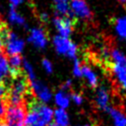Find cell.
<instances>
[{"label":"cell","mask_w":126,"mask_h":126,"mask_svg":"<svg viewBox=\"0 0 126 126\" xmlns=\"http://www.w3.org/2000/svg\"><path fill=\"white\" fill-rule=\"evenodd\" d=\"M9 2H10V4H11L12 8H16V7L20 6V5L24 2V0H9Z\"/></svg>","instance_id":"27"},{"label":"cell","mask_w":126,"mask_h":126,"mask_svg":"<svg viewBox=\"0 0 126 126\" xmlns=\"http://www.w3.org/2000/svg\"><path fill=\"white\" fill-rule=\"evenodd\" d=\"M70 98H71V100L75 103V104H77V105H80V104H82V102H83V96H82V94H78V93H73L71 95H70Z\"/></svg>","instance_id":"24"},{"label":"cell","mask_w":126,"mask_h":126,"mask_svg":"<svg viewBox=\"0 0 126 126\" xmlns=\"http://www.w3.org/2000/svg\"><path fill=\"white\" fill-rule=\"evenodd\" d=\"M28 41L37 49H43L48 43V37L45 31L41 28H32L30 31Z\"/></svg>","instance_id":"8"},{"label":"cell","mask_w":126,"mask_h":126,"mask_svg":"<svg viewBox=\"0 0 126 126\" xmlns=\"http://www.w3.org/2000/svg\"><path fill=\"white\" fill-rule=\"evenodd\" d=\"M30 92V85L27 79L21 75L13 78L7 91V101L10 105H22Z\"/></svg>","instance_id":"1"},{"label":"cell","mask_w":126,"mask_h":126,"mask_svg":"<svg viewBox=\"0 0 126 126\" xmlns=\"http://www.w3.org/2000/svg\"><path fill=\"white\" fill-rule=\"evenodd\" d=\"M47 126H57L56 124H54V123H50V124H48Z\"/></svg>","instance_id":"31"},{"label":"cell","mask_w":126,"mask_h":126,"mask_svg":"<svg viewBox=\"0 0 126 126\" xmlns=\"http://www.w3.org/2000/svg\"><path fill=\"white\" fill-rule=\"evenodd\" d=\"M41 66H42L43 70H44L46 73L50 74V73L53 72V64H52V62H51L50 60H48V59H46V58L42 59V61H41Z\"/></svg>","instance_id":"23"},{"label":"cell","mask_w":126,"mask_h":126,"mask_svg":"<svg viewBox=\"0 0 126 126\" xmlns=\"http://www.w3.org/2000/svg\"><path fill=\"white\" fill-rule=\"evenodd\" d=\"M6 95H7V90L6 87L3 84H0V105L5 104V100H6Z\"/></svg>","instance_id":"25"},{"label":"cell","mask_w":126,"mask_h":126,"mask_svg":"<svg viewBox=\"0 0 126 126\" xmlns=\"http://www.w3.org/2000/svg\"><path fill=\"white\" fill-rule=\"evenodd\" d=\"M115 30L121 38L126 39V17H120L116 20Z\"/></svg>","instance_id":"21"},{"label":"cell","mask_w":126,"mask_h":126,"mask_svg":"<svg viewBox=\"0 0 126 126\" xmlns=\"http://www.w3.org/2000/svg\"><path fill=\"white\" fill-rule=\"evenodd\" d=\"M2 33V39L4 38L3 44H4V49L7 53V55L9 56H13V55H21V53L23 52L24 48H25V40L20 37L17 33H15L14 32L8 31L5 28L2 30L1 32Z\"/></svg>","instance_id":"2"},{"label":"cell","mask_w":126,"mask_h":126,"mask_svg":"<svg viewBox=\"0 0 126 126\" xmlns=\"http://www.w3.org/2000/svg\"><path fill=\"white\" fill-rule=\"evenodd\" d=\"M53 98H54L55 104L60 109H65L66 110V108L70 105L71 98H70V95H69L68 92H65L63 90H59L58 92L55 93Z\"/></svg>","instance_id":"12"},{"label":"cell","mask_w":126,"mask_h":126,"mask_svg":"<svg viewBox=\"0 0 126 126\" xmlns=\"http://www.w3.org/2000/svg\"><path fill=\"white\" fill-rule=\"evenodd\" d=\"M82 76L87 80L88 84L94 88L97 86V83H98V80H97V76L96 74L93 71V69L88 66V65H82Z\"/></svg>","instance_id":"16"},{"label":"cell","mask_w":126,"mask_h":126,"mask_svg":"<svg viewBox=\"0 0 126 126\" xmlns=\"http://www.w3.org/2000/svg\"><path fill=\"white\" fill-rule=\"evenodd\" d=\"M53 119H54V124H56L57 126H69L70 124L69 114L65 109L57 108L54 111Z\"/></svg>","instance_id":"15"},{"label":"cell","mask_w":126,"mask_h":126,"mask_svg":"<svg viewBox=\"0 0 126 126\" xmlns=\"http://www.w3.org/2000/svg\"><path fill=\"white\" fill-rule=\"evenodd\" d=\"M26 114V108L23 105H9L4 118L9 126H24Z\"/></svg>","instance_id":"5"},{"label":"cell","mask_w":126,"mask_h":126,"mask_svg":"<svg viewBox=\"0 0 126 126\" xmlns=\"http://www.w3.org/2000/svg\"><path fill=\"white\" fill-rule=\"evenodd\" d=\"M22 67H23V71H24V73L26 75V79H27V81L29 83H31V82H32V81H34L36 79V76H35V73H34V69H33L32 65L29 61L24 60Z\"/></svg>","instance_id":"20"},{"label":"cell","mask_w":126,"mask_h":126,"mask_svg":"<svg viewBox=\"0 0 126 126\" xmlns=\"http://www.w3.org/2000/svg\"><path fill=\"white\" fill-rule=\"evenodd\" d=\"M24 126H47V124L39 116L37 111L30 104L29 105V111L26 114Z\"/></svg>","instance_id":"11"},{"label":"cell","mask_w":126,"mask_h":126,"mask_svg":"<svg viewBox=\"0 0 126 126\" xmlns=\"http://www.w3.org/2000/svg\"><path fill=\"white\" fill-rule=\"evenodd\" d=\"M30 89H31V92L34 94V96L40 101V103L46 104L52 98L51 90L44 83H42L37 79L30 83Z\"/></svg>","instance_id":"6"},{"label":"cell","mask_w":126,"mask_h":126,"mask_svg":"<svg viewBox=\"0 0 126 126\" xmlns=\"http://www.w3.org/2000/svg\"><path fill=\"white\" fill-rule=\"evenodd\" d=\"M71 87H72V82H71L70 80H67V81H65V82L62 84V86H61V89H60V90H63V91L67 92Z\"/></svg>","instance_id":"26"},{"label":"cell","mask_w":126,"mask_h":126,"mask_svg":"<svg viewBox=\"0 0 126 126\" xmlns=\"http://www.w3.org/2000/svg\"><path fill=\"white\" fill-rule=\"evenodd\" d=\"M3 47H4V44H3V39H2V37L0 36V54H1V51H2Z\"/></svg>","instance_id":"29"},{"label":"cell","mask_w":126,"mask_h":126,"mask_svg":"<svg viewBox=\"0 0 126 126\" xmlns=\"http://www.w3.org/2000/svg\"><path fill=\"white\" fill-rule=\"evenodd\" d=\"M8 20L12 25H15V26L22 27V26L26 25V20H25L24 16L21 13H19L16 10V8H11L9 10V12H8Z\"/></svg>","instance_id":"18"},{"label":"cell","mask_w":126,"mask_h":126,"mask_svg":"<svg viewBox=\"0 0 126 126\" xmlns=\"http://www.w3.org/2000/svg\"><path fill=\"white\" fill-rule=\"evenodd\" d=\"M10 71L8 58L5 55L0 54V84H3V82L10 76Z\"/></svg>","instance_id":"19"},{"label":"cell","mask_w":126,"mask_h":126,"mask_svg":"<svg viewBox=\"0 0 126 126\" xmlns=\"http://www.w3.org/2000/svg\"><path fill=\"white\" fill-rule=\"evenodd\" d=\"M73 74L75 77H82V64L79 59H75V61H74Z\"/></svg>","instance_id":"22"},{"label":"cell","mask_w":126,"mask_h":126,"mask_svg":"<svg viewBox=\"0 0 126 126\" xmlns=\"http://www.w3.org/2000/svg\"><path fill=\"white\" fill-rule=\"evenodd\" d=\"M118 1H120L121 3H126V0H118Z\"/></svg>","instance_id":"33"},{"label":"cell","mask_w":126,"mask_h":126,"mask_svg":"<svg viewBox=\"0 0 126 126\" xmlns=\"http://www.w3.org/2000/svg\"><path fill=\"white\" fill-rule=\"evenodd\" d=\"M4 29V26H3V22H2V20H1V17H0V32H2V30Z\"/></svg>","instance_id":"30"},{"label":"cell","mask_w":126,"mask_h":126,"mask_svg":"<svg viewBox=\"0 0 126 126\" xmlns=\"http://www.w3.org/2000/svg\"><path fill=\"white\" fill-rule=\"evenodd\" d=\"M31 105L37 111V113L39 114V116L43 119V121L47 125L51 123V121L53 119L54 111H53V109L50 106H48L47 104L40 103V102H35V101H32L31 103Z\"/></svg>","instance_id":"10"},{"label":"cell","mask_w":126,"mask_h":126,"mask_svg":"<svg viewBox=\"0 0 126 126\" xmlns=\"http://www.w3.org/2000/svg\"><path fill=\"white\" fill-rule=\"evenodd\" d=\"M53 24L58 32V35L69 37L73 32V22L69 17H59L56 16L53 19Z\"/></svg>","instance_id":"9"},{"label":"cell","mask_w":126,"mask_h":126,"mask_svg":"<svg viewBox=\"0 0 126 126\" xmlns=\"http://www.w3.org/2000/svg\"><path fill=\"white\" fill-rule=\"evenodd\" d=\"M108 92L104 87H100L96 93V96H95V102L96 105L103 110H107L108 106V101H109V95H108Z\"/></svg>","instance_id":"13"},{"label":"cell","mask_w":126,"mask_h":126,"mask_svg":"<svg viewBox=\"0 0 126 126\" xmlns=\"http://www.w3.org/2000/svg\"><path fill=\"white\" fill-rule=\"evenodd\" d=\"M52 44L58 54L67 56L69 58H76L78 47L76 43H74L69 37H64L57 34L53 37Z\"/></svg>","instance_id":"3"},{"label":"cell","mask_w":126,"mask_h":126,"mask_svg":"<svg viewBox=\"0 0 126 126\" xmlns=\"http://www.w3.org/2000/svg\"><path fill=\"white\" fill-rule=\"evenodd\" d=\"M70 15L80 20H89L92 17V12L86 0H71Z\"/></svg>","instance_id":"7"},{"label":"cell","mask_w":126,"mask_h":126,"mask_svg":"<svg viewBox=\"0 0 126 126\" xmlns=\"http://www.w3.org/2000/svg\"><path fill=\"white\" fill-rule=\"evenodd\" d=\"M71 0H53L54 10L59 17H68L70 15Z\"/></svg>","instance_id":"14"},{"label":"cell","mask_w":126,"mask_h":126,"mask_svg":"<svg viewBox=\"0 0 126 126\" xmlns=\"http://www.w3.org/2000/svg\"><path fill=\"white\" fill-rule=\"evenodd\" d=\"M0 126H5V124H3V123H0Z\"/></svg>","instance_id":"34"},{"label":"cell","mask_w":126,"mask_h":126,"mask_svg":"<svg viewBox=\"0 0 126 126\" xmlns=\"http://www.w3.org/2000/svg\"><path fill=\"white\" fill-rule=\"evenodd\" d=\"M112 58L111 70L119 84L126 80V56L118 49H112L110 52Z\"/></svg>","instance_id":"4"},{"label":"cell","mask_w":126,"mask_h":126,"mask_svg":"<svg viewBox=\"0 0 126 126\" xmlns=\"http://www.w3.org/2000/svg\"><path fill=\"white\" fill-rule=\"evenodd\" d=\"M40 19H41V21H42V22H45V21H47V20H48V15H47V14L42 13V14L40 15Z\"/></svg>","instance_id":"28"},{"label":"cell","mask_w":126,"mask_h":126,"mask_svg":"<svg viewBox=\"0 0 126 126\" xmlns=\"http://www.w3.org/2000/svg\"><path fill=\"white\" fill-rule=\"evenodd\" d=\"M107 111L111 115L115 126H126V116L122 111L113 107H108Z\"/></svg>","instance_id":"17"},{"label":"cell","mask_w":126,"mask_h":126,"mask_svg":"<svg viewBox=\"0 0 126 126\" xmlns=\"http://www.w3.org/2000/svg\"><path fill=\"white\" fill-rule=\"evenodd\" d=\"M79 126H91L90 124H83V125H79Z\"/></svg>","instance_id":"32"}]
</instances>
